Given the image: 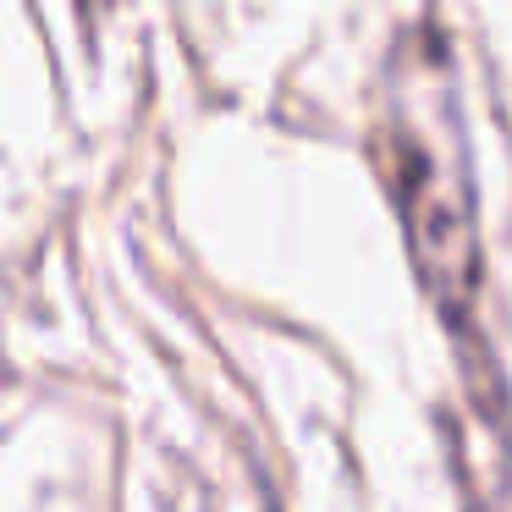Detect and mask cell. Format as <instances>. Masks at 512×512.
Listing matches in <instances>:
<instances>
[{
	"instance_id": "6da1fadb",
	"label": "cell",
	"mask_w": 512,
	"mask_h": 512,
	"mask_svg": "<svg viewBox=\"0 0 512 512\" xmlns=\"http://www.w3.org/2000/svg\"><path fill=\"white\" fill-rule=\"evenodd\" d=\"M386 171L419 281L446 320H463L479 287V243L457 89L446 83V67H424L419 56L397 67L386 116Z\"/></svg>"
}]
</instances>
